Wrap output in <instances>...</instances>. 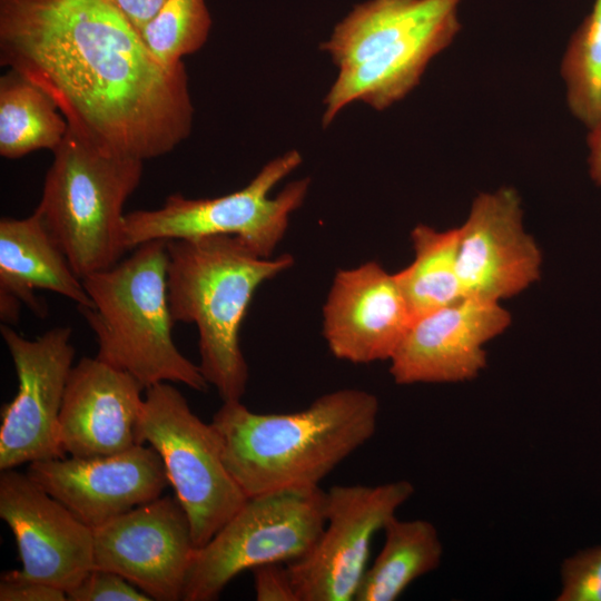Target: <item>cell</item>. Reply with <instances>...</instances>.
<instances>
[{
    "mask_svg": "<svg viewBox=\"0 0 601 601\" xmlns=\"http://www.w3.org/2000/svg\"><path fill=\"white\" fill-rule=\"evenodd\" d=\"M27 474L92 530L161 496L169 484L159 454L146 444L109 455L36 461Z\"/></svg>",
    "mask_w": 601,
    "mask_h": 601,
    "instance_id": "9a60e30c",
    "label": "cell"
},
{
    "mask_svg": "<svg viewBox=\"0 0 601 601\" xmlns=\"http://www.w3.org/2000/svg\"><path fill=\"white\" fill-rule=\"evenodd\" d=\"M560 73L570 112L590 129L601 117V0L571 36Z\"/></svg>",
    "mask_w": 601,
    "mask_h": 601,
    "instance_id": "603a6c76",
    "label": "cell"
},
{
    "mask_svg": "<svg viewBox=\"0 0 601 601\" xmlns=\"http://www.w3.org/2000/svg\"><path fill=\"white\" fill-rule=\"evenodd\" d=\"M68 122L55 101L16 70L0 77V155L21 158L32 151H55Z\"/></svg>",
    "mask_w": 601,
    "mask_h": 601,
    "instance_id": "44dd1931",
    "label": "cell"
},
{
    "mask_svg": "<svg viewBox=\"0 0 601 601\" xmlns=\"http://www.w3.org/2000/svg\"><path fill=\"white\" fill-rule=\"evenodd\" d=\"M378 398L342 388L290 413H255L240 401L223 402L210 424L224 462L247 497L317 487L336 466L372 439Z\"/></svg>",
    "mask_w": 601,
    "mask_h": 601,
    "instance_id": "7a4b0ae2",
    "label": "cell"
},
{
    "mask_svg": "<svg viewBox=\"0 0 601 601\" xmlns=\"http://www.w3.org/2000/svg\"><path fill=\"white\" fill-rule=\"evenodd\" d=\"M36 289L59 294L78 308L92 306L82 279L35 209L26 218L0 220V296L24 303L42 316L47 309L35 295Z\"/></svg>",
    "mask_w": 601,
    "mask_h": 601,
    "instance_id": "d6986e66",
    "label": "cell"
},
{
    "mask_svg": "<svg viewBox=\"0 0 601 601\" xmlns=\"http://www.w3.org/2000/svg\"><path fill=\"white\" fill-rule=\"evenodd\" d=\"M302 164L297 150L267 162L244 188L216 197L191 199L168 196L157 209L126 214L124 246L135 249L147 242L235 236L257 255L269 258L283 239L289 216L304 203L309 179L288 184L274 198L269 191Z\"/></svg>",
    "mask_w": 601,
    "mask_h": 601,
    "instance_id": "52a82bcc",
    "label": "cell"
},
{
    "mask_svg": "<svg viewBox=\"0 0 601 601\" xmlns=\"http://www.w3.org/2000/svg\"><path fill=\"white\" fill-rule=\"evenodd\" d=\"M168 240L141 244L127 258L82 278L92 306L79 308L98 342L97 357L132 375L145 388L181 383L205 392L198 365L173 338L168 298Z\"/></svg>",
    "mask_w": 601,
    "mask_h": 601,
    "instance_id": "5b68a950",
    "label": "cell"
},
{
    "mask_svg": "<svg viewBox=\"0 0 601 601\" xmlns=\"http://www.w3.org/2000/svg\"><path fill=\"white\" fill-rule=\"evenodd\" d=\"M414 318L395 274L367 262L335 274L323 307V335L338 359L390 361Z\"/></svg>",
    "mask_w": 601,
    "mask_h": 601,
    "instance_id": "e0dca14e",
    "label": "cell"
},
{
    "mask_svg": "<svg viewBox=\"0 0 601 601\" xmlns=\"http://www.w3.org/2000/svg\"><path fill=\"white\" fill-rule=\"evenodd\" d=\"M384 544L359 584L355 601H394L416 579L436 570L443 545L434 524L393 516L384 529Z\"/></svg>",
    "mask_w": 601,
    "mask_h": 601,
    "instance_id": "ffe728a7",
    "label": "cell"
},
{
    "mask_svg": "<svg viewBox=\"0 0 601 601\" xmlns=\"http://www.w3.org/2000/svg\"><path fill=\"white\" fill-rule=\"evenodd\" d=\"M324 510L325 491L319 486L247 497L213 538L196 549L183 600H216L244 571L300 559L323 530Z\"/></svg>",
    "mask_w": 601,
    "mask_h": 601,
    "instance_id": "ba28073f",
    "label": "cell"
},
{
    "mask_svg": "<svg viewBox=\"0 0 601 601\" xmlns=\"http://www.w3.org/2000/svg\"><path fill=\"white\" fill-rule=\"evenodd\" d=\"M252 573L257 601H298L287 564L259 565Z\"/></svg>",
    "mask_w": 601,
    "mask_h": 601,
    "instance_id": "4316f807",
    "label": "cell"
},
{
    "mask_svg": "<svg viewBox=\"0 0 601 601\" xmlns=\"http://www.w3.org/2000/svg\"><path fill=\"white\" fill-rule=\"evenodd\" d=\"M210 28L205 0H165L140 36L161 65L175 68L205 45Z\"/></svg>",
    "mask_w": 601,
    "mask_h": 601,
    "instance_id": "cb8c5ba5",
    "label": "cell"
},
{
    "mask_svg": "<svg viewBox=\"0 0 601 601\" xmlns=\"http://www.w3.org/2000/svg\"><path fill=\"white\" fill-rule=\"evenodd\" d=\"M560 579L558 601H601V544L566 558Z\"/></svg>",
    "mask_w": 601,
    "mask_h": 601,
    "instance_id": "d4e9b609",
    "label": "cell"
},
{
    "mask_svg": "<svg viewBox=\"0 0 601 601\" xmlns=\"http://www.w3.org/2000/svg\"><path fill=\"white\" fill-rule=\"evenodd\" d=\"M147 390L138 422L140 444L159 454L169 484L190 522L196 548L206 544L247 496L229 473L218 435L171 385Z\"/></svg>",
    "mask_w": 601,
    "mask_h": 601,
    "instance_id": "9c48e42d",
    "label": "cell"
},
{
    "mask_svg": "<svg viewBox=\"0 0 601 601\" xmlns=\"http://www.w3.org/2000/svg\"><path fill=\"white\" fill-rule=\"evenodd\" d=\"M140 33L155 17L165 0H110Z\"/></svg>",
    "mask_w": 601,
    "mask_h": 601,
    "instance_id": "f1b7e54d",
    "label": "cell"
},
{
    "mask_svg": "<svg viewBox=\"0 0 601 601\" xmlns=\"http://www.w3.org/2000/svg\"><path fill=\"white\" fill-rule=\"evenodd\" d=\"M69 601H149L140 589L120 574L92 569L89 574L67 593Z\"/></svg>",
    "mask_w": 601,
    "mask_h": 601,
    "instance_id": "484cf974",
    "label": "cell"
},
{
    "mask_svg": "<svg viewBox=\"0 0 601 601\" xmlns=\"http://www.w3.org/2000/svg\"><path fill=\"white\" fill-rule=\"evenodd\" d=\"M413 262L395 273L414 317L464 298L457 275L459 227L417 225L411 233Z\"/></svg>",
    "mask_w": 601,
    "mask_h": 601,
    "instance_id": "7402d4cb",
    "label": "cell"
},
{
    "mask_svg": "<svg viewBox=\"0 0 601 601\" xmlns=\"http://www.w3.org/2000/svg\"><path fill=\"white\" fill-rule=\"evenodd\" d=\"M67 593L55 585L21 577L17 570L3 572L0 601H66Z\"/></svg>",
    "mask_w": 601,
    "mask_h": 601,
    "instance_id": "83f0119b",
    "label": "cell"
},
{
    "mask_svg": "<svg viewBox=\"0 0 601 601\" xmlns=\"http://www.w3.org/2000/svg\"><path fill=\"white\" fill-rule=\"evenodd\" d=\"M0 518L14 536L21 577L68 593L95 569L92 529L27 473L1 471Z\"/></svg>",
    "mask_w": 601,
    "mask_h": 601,
    "instance_id": "5bb4252c",
    "label": "cell"
},
{
    "mask_svg": "<svg viewBox=\"0 0 601 601\" xmlns=\"http://www.w3.org/2000/svg\"><path fill=\"white\" fill-rule=\"evenodd\" d=\"M167 247L173 318L196 325L198 366L223 402L240 401L248 382L242 322L256 289L287 270L293 257H262L235 236L174 239Z\"/></svg>",
    "mask_w": 601,
    "mask_h": 601,
    "instance_id": "277c9868",
    "label": "cell"
},
{
    "mask_svg": "<svg viewBox=\"0 0 601 601\" xmlns=\"http://www.w3.org/2000/svg\"><path fill=\"white\" fill-rule=\"evenodd\" d=\"M414 491L407 480L325 491L319 536L304 556L287 563L297 600L355 601L374 536Z\"/></svg>",
    "mask_w": 601,
    "mask_h": 601,
    "instance_id": "30bf717a",
    "label": "cell"
},
{
    "mask_svg": "<svg viewBox=\"0 0 601 601\" xmlns=\"http://www.w3.org/2000/svg\"><path fill=\"white\" fill-rule=\"evenodd\" d=\"M587 144L589 173L595 185L601 187V117L589 129Z\"/></svg>",
    "mask_w": 601,
    "mask_h": 601,
    "instance_id": "f546056e",
    "label": "cell"
},
{
    "mask_svg": "<svg viewBox=\"0 0 601 601\" xmlns=\"http://www.w3.org/2000/svg\"><path fill=\"white\" fill-rule=\"evenodd\" d=\"M142 390L146 388L129 373L97 356L82 357L70 371L59 415L65 453L100 456L140 444Z\"/></svg>",
    "mask_w": 601,
    "mask_h": 601,
    "instance_id": "ac0fdd59",
    "label": "cell"
},
{
    "mask_svg": "<svg viewBox=\"0 0 601 601\" xmlns=\"http://www.w3.org/2000/svg\"><path fill=\"white\" fill-rule=\"evenodd\" d=\"M511 323L500 303L464 297L414 318L390 359L396 384L461 383L487 364L484 345Z\"/></svg>",
    "mask_w": 601,
    "mask_h": 601,
    "instance_id": "2e32d148",
    "label": "cell"
},
{
    "mask_svg": "<svg viewBox=\"0 0 601 601\" xmlns=\"http://www.w3.org/2000/svg\"><path fill=\"white\" fill-rule=\"evenodd\" d=\"M0 332L18 376V392L1 411L0 471L65 457L59 415L76 353L71 328L57 326L32 341L8 325Z\"/></svg>",
    "mask_w": 601,
    "mask_h": 601,
    "instance_id": "8fae6325",
    "label": "cell"
},
{
    "mask_svg": "<svg viewBox=\"0 0 601 601\" xmlns=\"http://www.w3.org/2000/svg\"><path fill=\"white\" fill-rule=\"evenodd\" d=\"M92 531L95 568L120 574L151 600H183L197 548L176 496H159Z\"/></svg>",
    "mask_w": 601,
    "mask_h": 601,
    "instance_id": "7c38bea8",
    "label": "cell"
},
{
    "mask_svg": "<svg viewBox=\"0 0 601 601\" xmlns=\"http://www.w3.org/2000/svg\"><path fill=\"white\" fill-rule=\"evenodd\" d=\"M459 229L457 275L464 297L500 303L540 278L542 253L524 228L514 188L479 194Z\"/></svg>",
    "mask_w": 601,
    "mask_h": 601,
    "instance_id": "4fadbf2b",
    "label": "cell"
},
{
    "mask_svg": "<svg viewBox=\"0 0 601 601\" xmlns=\"http://www.w3.org/2000/svg\"><path fill=\"white\" fill-rule=\"evenodd\" d=\"M0 63L41 88L93 146L139 160L189 137L184 62L161 65L110 0H0Z\"/></svg>",
    "mask_w": 601,
    "mask_h": 601,
    "instance_id": "6da1fadb",
    "label": "cell"
},
{
    "mask_svg": "<svg viewBox=\"0 0 601 601\" xmlns=\"http://www.w3.org/2000/svg\"><path fill=\"white\" fill-rule=\"evenodd\" d=\"M462 0H370L338 22L321 45L338 67L324 99L327 127L354 101L382 111L420 82L428 62L461 30Z\"/></svg>",
    "mask_w": 601,
    "mask_h": 601,
    "instance_id": "3957f363",
    "label": "cell"
},
{
    "mask_svg": "<svg viewBox=\"0 0 601 601\" xmlns=\"http://www.w3.org/2000/svg\"><path fill=\"white\" fill-rule=\"evenodd\" d=\"M52 152L36 210L82 279L127 252L124 206L139 186L144 161L105 151L69 127Z\"/></svg>",
    "mask_w": 601,
    "mask_h": 601,
    "instance_id": "8992f818",
    "label": "cell"
}]
</instances>
